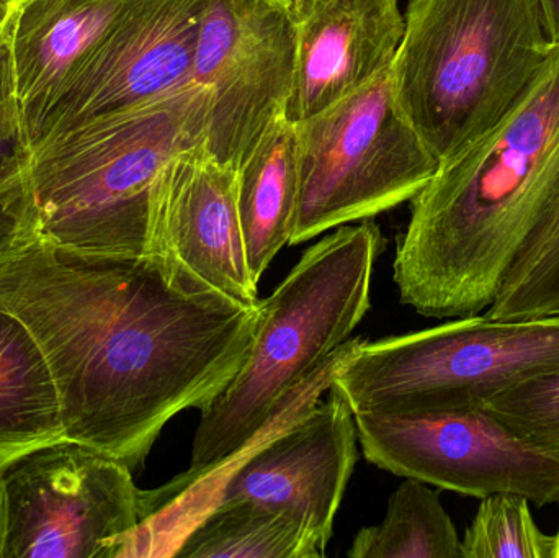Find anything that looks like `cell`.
Wrapping results in <instances>:
<instances>
[{
	"label": "cell",
	"mask_w": 559,
	"mask_h": 558,
	"mask_svg": "<svg viewBox=\"0 0 559 558\" xmlns=\"http://www.w3.org/2000/svg\"><path fill=\"white\" fill-rule=\"evenodd\" d=\"M0 308L35 337L66 441L134 472L174 416L209 406L248 359L245 307L156 254L97 256L38 241L0 264Z\"/></svg>",
	"instance_id": "6da1fadb"
},
{
	"label": "cell",
	"mask_w": 559,
	"mask_h": 558,
	"mask_svg": "<svg viewBox=\"0 0 559 558\" xmlns=\"http://www.w3.org/2000/svg\"><path fill=\"white\" fill-rule=\"evenodd\" d=\"M545 33L554 45L559 43V0H535Z\"/></svg>",
	"instance_id": "d4e9b609"
},
{
	"label": "cell",
	"mask_w": 559,
	"mask_h": 558,
	"mask_svg": "<svg viewBox=\"0 0 559 558\" xmlns=\"http://www.w3.org/2000/svg\"><path fill=\"white\" fill-rule=\"evenodd\" d=\"M554 46L535 0H409L394 98L445 163L511 114Z\"/></svg>",
	"instance_id": "5b68a950"
},
{
	"label": "cell",
	"mask_w": 559,
	"mask_h": 558,
	"mask_svg": "<svg viewBox=\"0 0 559 558\" xmlns=\"http://www.w3.org/2000/svg\"><path fill=\"white\" fill-rule=\"evenodd\" d=\"M32 144L16 98L0 105V264L29 242Z\"/></svg>",
	"instance_id": "7402d4cb"
},
{
	"label": "cell",
	"mask_w": 559,
	"mask_h": 558,
	"mask_svg": "<svg viewBox=\"0 0 559 558\" xmlns=\"http://www.w3.org/2000/svg\"><path fill=\"white\" fill-rule=\"evenodd\" d=\"M531 504L514 494L483 498L462 539L463 558H555L557 539L538 527Z\"/></svg>",
	"instance_id": "44dd1931"
},
{
	"label": "cell",
	"mask_w": 559,
	"mask_h": 558,
	"mask_svg": "<svg viewBox=\"0 0 559 558\" xmlns=\"http://www.w3.org/2000/svg\"><path fill=\"white\" fill-rule=\"evenodd\" d=\"M555 539H557V549H555V558H559V530L558 533L555 534Z\"/></svg>",
	"instance_id": "4316f807"
},
{
	"label": "cell",
	"mask_w": 559,
	"mask_h": 558,
	"mask_svg": "<svg viewBox=\"0 0 559 558\" xmlns=\"http://www.w3.org/2000/svg\"><path fill=\"white\" fill-rule=\"evenodd\" d=\"M66 441L55 380L25 324L0 308V472Z\"/></svg>",
	"instance_id": "e0dca14e"
},
{
	"label": "cell",
	"mask_w": 559,
	"mask_h": 558,
	"mask_svg": "<svg viewBox=\"0 0 559 558\" xmlns=\"http://www.w3.org/2000/svg\"><path fill=\"white\" fill-rule=\"evenodd\" d=\"M206 2L128 0L43 118L32 151L82 124L195 84L193 62Z\"/></svg>",
	"instance_id": "7c38bea8"
},
{
	"label": "cell",
	"mask_w": 559,
	"mask_h": 558,
	"mask_svg": "<svg viewBox=\"0 0 559 558\" xmlns=\"http://www.w3.org/2000/svg\"><path fill=\"white\" fill-rule=\"evenodd\" d=\"M350 347L352 340L338 347L259 439L229 462L206 510L248 501L288 511L325 550L357 464L358 432L354 413L337 393L318 402Z\"/></svg>",
	"instance_id": "9c48e42d"
},
{
	"label": "cell",
	"mask_w": 559,
	"mask_h": 558,
	"mask_svg": "<svg viewBox=\"0 0 559 558\" xmlns=\"http://www.w3.org/2000/svg\"><path fill=\"white\" fill-rule=\"evenodd\" d=\"M298 20L283 0H209L193 82L206 94L202 147L238 170L285 114L295 74Z\"/></svg>",
	"instance_id": "8fae6325"
},
{
	"label": "cell",
	"mask_w": 559,
	"mask_h": 558,
	"mask_svg": "<svg viewBox=\"0 0 559 558\" xmlns=\"http://www.w3.org/2000/svg\"><path fill=\"white\" fill-rule=\"evenodd\" d=\"M205 117V91L193 84L33 150L29 241L75 254L150 256L159 174L202 144Z\"/></svg>",
	"instance_id": "277c9868"
},
{
	"label": "cell",
	"mask_w": 559,
	"mask_h": 558,
	"mask_svg": "<svg viewBox=\"0 0 559 558\" xmlns=\"http://www.w3.org/2000/svg\"><path fill=\"white\" fill-rule=\"evenodd\" d=\"M0 2H9V0H0Z\"/></svg>",
	"instance_id": "83f0119b"
},
{
	"label": "cell",
	"mask_w": 559,
	"mask_h": 558,
	"mask_svg": "<svg viewBox=\"0 0 559 558\" xmlns=\"http://www.w3.org/2000/svg\"><path fill=\"white\" fill-rule=\"evenodd\" d=\"M383 245L380 226L365 219L338 226L302 252L274 294L261 300L248 359L202 409L189 471L167 487L182 490L242 454L301 383L350 340L370 310Z\"/></svg>",
	"instance_id": "3957f363"
},
{
	"label": "cell",
	"mask_w": 559,
	"mask_h": 558,
	"mask_svg": "<svg viewBox=\"0 0 559 558\" xmlns=\"http://www.w3.org/2000/svg\"><path fill=\"white\" fill-rule=\"evenodd\" d=\"M314 537L288 511L248 501L216 503L187 531L177 558H319Z\"/></svg>",
	"instance_id": "ac0fdd59"
},
{
	"label": "cell",
	"mask_w": 559,
	"mask_h": 558,
	"mask_svg": "<svg viewBox=\"0 0 559 558\" xmlns=\"http://www.w3.org/2000/svg\"><path fill=\"white\" fill-rule=\"evenodd\" d=\"M559 369V317L485 313L378 341H352L332 377L352 413L481 408L491 396Z\"/></svg>",
	"instance_id": "8992f818"
},
{
	"label": "cell",
	"mask_w": 559,
	"mask_h": 558,
	"mask_svg": "<svg viewBox=\"0 0 559 558\" xmlns=\"http://www.w3.org/2000/svg\"><path fill=\"white\" fill-rule=\"evenodd\" d=\"M128 0H9L5 32L29 144Z\"/></svg>",
	"instance_id": "9a60e30c"
},
{
	"label": "cell",
	"mask_w": 559,
	"mask_h": 558,
	"mask_svg": "<svg viewBox=\"0 0 559 558\" xmlns=\"http://www.w3.org/2000/svg\"><path fill=\"white\" fill-rule=\"evenodd\" d=\"M146 517L133 471L78 442L0 472V558H118Z\"/></svg>",
	"instance_id": "ba28073f"
},
{
	"label": "cell",
	"mask_w": 559,
	"mask_h": 558,
	"mask_svg": "<svg viewBox=\"0 0 559 558\" xmlns=\"http://www.w3.org/2000/svg\"><path fill=\"white\" fill-rule=\"evenodd\" d=\"M347 557L463 558V544L440 495L406 478L391 495L384 520L358 531Z\"/></svg>",
	"instance_id": "d6986e66"
},
{
	"label": "cell",
	"mask_w": 559,
	"mask_h": 558,
	"mask_svg": "<svg viewBox=\"0 0 559 558\" xmlns=\"http://www.w3.org/2000/svg\"><path fill=\"white\" fill-rule=\"evenodd\" d=\"M481 408L525 438L559 452V369L491 396Z\"/></svg>",
	"instance_id": "603a6c76"
},
{
	"label": "cell",
	"mask_w": 559,
	"mask_h": 558,
	"mask_svg": "<svg viewBox=\"0 0 559 558\" xmlns=\"http://www.w3.org/2000/svg\"><path fill=\"white\" fill-rule=\"evenodd\" d=\"M7 3L0 2V105L15 98V71L5 32Z\"/></svg>",
	"instance_id": "cb8c5ba5"
},
{
	"label": "cell",
	"mask_w": 559,
	"mask_h": 558,
	"mask_svg": "<svg viewBox=\"0 0 559 558\" xmlns=\"http://www.w3.org/2000/svg\"><path fill=\"white\" fill-rule=\"evenodd\" d=\"M236 197L249 265L259 282L289 245L298 203V140L285 114L269 124L236 170Z\"/></svg>",
	"instance_id": "2e32d148"
},
{
	"label": "cell",
	"mask_w": 559,
	"mask_h": 558,
	"mask_svg": "<svg viewBox=\"0 0 559 558\" xmlns=\"http://www.w3.org/2000/svg\"><path fill=\"white\" fill-rule=\"evenodd\" d=\"M151 254L245 307L261 305L239 218L236 169L213 159L202 144L177 154L159 174Z\"/></svg>",
	"instance_id": "4fadbf2b"
},
{
	"label": "cell",
	"mask_w": 559,
	"mask_h": 558,
	"mask_svg": "<svg viewBox=\"0 0 559 558\" xmlns=\"http://www.w3.org/2000/svg\"><path fill=\"white\" fill-rule=\"evenodd\" d=\"M354 418L365 459L381 471L479 500L514 494L535 507L559 503V452L486 409Z\"/></svg>",
	"instance_id": "30bf717a"
},
{
	"label": "cell",
	"mask_w": 559,
	"mask_h": 558,
	"mask_svg": "<svg viewBox=\"0 0 559 558\" xmlns=\"http://www.w3.org/2000/svg\"><path fill=\"white\" fill-rule=\"evenodd\" d=\"M404 35L397 0H316L298 20L285 117L306 120L391 68Z\"/></svg>",
	"instance_id": "5bb4252c"
},
{
	"label": "cell",
	"mask_w": 559,
	"mask_h": 558,
	"mask_svg": "<svg viewBox=\"0 0 559 558\" xmlns=\"http://www.w3.org/2000/svg\"><path fill=\"white\" fill-rule=\"evenodd\" d=\"M485 314L496 320L559 317V174L537 225Z\"/></svg>",
	"instance_id": "ffe728a7"
},
{
	"label": "cell",
	"mask_w": 559,
	"mask_h": 558,
	"mask_svg": "<svg viewBox=\"0 0 559 558\" xmlns=\"http://www.w3.org/2000/svg\"><path fill=\"white\" fill-rule=\"evenodd\" d=\"M558 174L559 43L511 114L411 200L393 264L401 304L440 320L485 313Z\"/></svg>",
	"instance_id": "7a4b0ae2"
},
{
	"label": "cell",
	"mask_w": 559,
	"mask_h": 558,
	"mask_svg": "<svg viewBox=\"0 0 559 558\" xmlns=\"http://www.w3.org/2000/svg\"><path fill=\"white\" fill-rule=\"evenodd\" d=\"M283 2H285L286 5H288V9L292 10L295 19L299 20L309 12V9L314 5L316 0H283Z\"/></svg>",
	"instance_id": "484cf974"
},
{
	"label": "cell",
	"mask_w": 559,
	"mask_h": 558,
	"mask_svg": "<svg viewBox=\"0 0 559 558\" xmlns=\"http://www.w3.org/2000/svg\"><path fill=\"white\" fill-rule=\"evenodd\" d=\"M295 130L298 203L289 245L411 202L439 169L397 107L391 68Z\"/></svg>",
	"instance_id": "52a82bcc"
}]
</instances>
